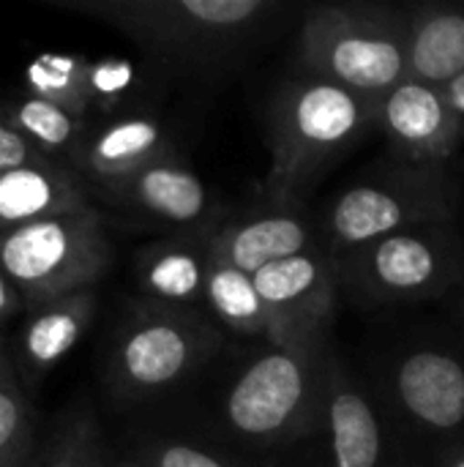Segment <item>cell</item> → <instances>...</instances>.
I'll return each instance as SVG.
<instances>
[{
    "mask_svg": "<svg viewBox=\"0 0 464 467\" xmlns=\"http://www.w3.org/2000/svg\"><path fill=\"white\" fill-rule=\"evenodd\" d=\"M0 265L30 309L68 293L96 290L112 265V244L98 208L90 202L0 233Z\"/></svg>",
    "mask_w": 464,
    "mask_h": 467,
    "instance_id": "cell-7",
    "label": "cell"
},
{
    "mask_svg": "<svg viewBox=\"0 0 464 467\" xmlns=\"http://www.w3.org/2000/svg\"><path fill=\"white\" fill-rule=\"evenodd\" d=\"M96 309V290H79L30 306L16 331H8V353L27 391H36L41 380L79 345L93 326Z\"/></svg>",
    "mask_w": 464,
    "mask_h": 467,
    "instance_id": "cell-13",
    "label": "cell"
},
{
    "mask_svg": "<svg viewBox=\"0 0 464 467\" xmlns=\"http://www.w3.org/2000/svg\"><path fill=\"white\" fill-rule=\"evenodd\" d=\"M139 85L137 66L126 57H101L90 60L88 68V96H90V115H126L123 107L131 101Z\"/></svg>",
    "mask_w": 464,
    "mask_h": 467,
    "instance_id": "cell-25",
    "label": "cell"
},
{
    "mask_svg": "<svg viewBox=\"0 0 464 467\" xmlns=\"http://www.w3.org/2000/svg\"><path fill=\"white\" fill-rule=\"evenodd\" d=\"M27 312V304L19 293V287L11 282V276L0 265V334H8V326L19 320Z\"/></svg>",
    "mask_w": 464,
    "mask_h": 467,
    "instance_id": "cell-28",
    "label": "cell"
},
{
    "mask_svg": "<svg viewBox=\"0 0 464 467\" xmlns=\"http://www.w3.org/2000/svg\"><path fill=\"white\" fill-rule=\"evenodd\" d=\"M88 68H90V60L82 55H66V52L38 55L25 66L22 93L52 101V104L90 120Z\"/></svg>",
    "mask_w": 464,
    "mask_h": 467,
    "instance_id": "cell-23",
    "label": "cell"
},
{
    "mask_svg": "<svg viewBox=\"0 0 464 467\" xmlns=\"http://www.w3.org/2000/svg\"><path fill=\"white\" fill-rule=\"evenodd\" d=\"M298 63L306 77L380 101L410 77L407 14L364 0L314 5L301 25Z\"/></svg>",
    "mask_w": 464,
    "mask_h": 467,
    "instance_id": "cell-3",
    "label": "cell"
},
{
    "mask_svg": "<svg viewBox=\"0 0 464 467\" xmlns=\"http://www.w3.org/2000/svg\"><path fill=\"white\" fill-rule=\"evenodd\" d=\"M5 115L36 156L68 167H74L77 153L93 131L88 118H79L52 101L27 93L5 99Z\"/></svg>",
    "mask_w": 464,
    "mask_h": 467,
    "instance_id": "cell-20",
    "label": "cell"
},
{
    "mask_svg": "<svg viewBox=\"0 0 464 467\" xmlns=\"http://www.w3.org/2000/svg\"><path fill=\"white\" fill-rule=\"evenodd\" d=\"M449 467H464V454H459V457H457V460H454Z\"/></svg>",
    "mask_w": 464,
    "mask_h": 467,
    "instance_id": "cell-30",
    "label": "cell"
},
{
    "mask_svg": "<svg viewBox=\"0 0 464 467\" xmlns=\"http://www.w3.org/2000/svg\"><path fill=\"white\" fill-rule=\"evenodd\" d=\"M328 364L325 337L268 345L230 386L227 427L257 443L295 441L323 413Z\"/></svg>",
    "mask_w": 464,
    "mask_h": 467,
    "instance_id": "cell-5",
    "label": "cell"
},
{
    "mask_svg": "<svg viewBox=\"0 0 464 467\" xmlns=\"http://www.w3.org/2000/svg\"><path fill=\"white\" fill-rule=\"evenodd\" d=\"M205 306L224 328L235 334L263 337L268 345L276 339L271 309L265 306L252 274H243L224 263H213L205 287Z\"/></svg>",
    "mask_w": 464,
    "mask_h": 467,
    "instance_id": "cell-21",
    "label": "cell"
},
{
    "mask_svg": "<svg viewBox=\"0 0 464 467\" xmlns=\"http://www.w3.org/2000/svg\"><path fill=\"white\" fill-rule=\"evenodd\" d=\"M49 5L123 33L153 68L200 85L238 71L284 11L276 0H49Z\"/></svg>",
    "mask_w": 464,
    "mask_h": 467,
    "instance_id": "cell-1",
    "label": "cell"
},
{
    "mask_svg": "<svg viewBox=\"0 0 464 467\" xmlns=\"http://www.w3.org/2000/svg\"><path fill=\"white\" fill-rule=\"evenodd\" d=\"M377 126L407 164H446L464 137V118L451 88L405 79L377 101Z\"/></svg>",
    "mask_w": 464,
    "mask_h": 467,
    "instance_id": "cell-10",
    "label": "cell"
},
{
    "mask_svg": "<svg viewBox=\"0 0 464 467\" xmlns=\"http://www.w3.org/2000/svg\"><path fill=\"white\" fill-rule=\"evenodd\" d=\"M222 345V331L197 309L156 301L129 304L107 356V386L120 402H142L186 383Z\"/></svg>",
    "mask_w": 464,
    "mask_h": 467,
    "instance_id": "cell-4",
    "label": "cell"
},
{
    "mask_svg": "<svg viewBox=\"0 0 464 467\" xmlns=\"http://www.w3.org/2000/svg\"><path fill=\"white\" fill-rule=\"evenodd\" d=\"M454 202L446 164L399 161L375 178L347 186L325 208L320 235L334 254L345 257L402 230L449 224Z\"/></svg>",
    "mask_w": 464,
    "mask_h": 467,
    "instance_id": "cell-6",
    "label": "cell"
},
{
    "mask_svg": "<svg viewBox=\"0 0 464 467\" xmlns=\"http://www.w3.org/2000/svg\"><path fill=\"white\" fill-rule=\"evenodd\" d=\"M323 413L331 430L334 467H377L383 451L377 413L336 361L328 364Z\"/></svg>",
    "mask_w": 464,
    "mask_h": 467,
    "instance_id": "cell-18",
    "label": "cell"
},
{
    "mask_svg": "<svg viewBox=\"0 0 464 467\" xmlns=\"http://www.w3.org/2000/svg\"><path fill=\"white\" fill-rule=\"evenodd\" d=\"M170 153L172 140L161 118L148 112H126L115 115L104 126H93L82 150L77 153L74 170L90 189H101Z\"/></svg>",
    "mask_w": 464,
    "mask_h": 467,
    "instance_id": "cell-14",
    "label": "cell"
},
{
    "mask_svg": "<svg viewBox=\"0 0 464 467\" xmlns=\"http://www.w3.org/2000/svg\"><path fill=\"white\" fill-rule=\"evenodd\" d=\"M317 246H323L317 230L298 202L265 200V205L235 219H219L211 233L213 263L232 265L243 274H257L271 263Z\"/></svg>",
    "mask_w": 464,
    "mask_h": 467,
    "instance_id": "cell-12",
    "label": "cell"
},
{
    "mask_svg": "<svg viewBox=\"0 0 464 467\" xmlns=\"http://www.w3.org/2000/svg\"><path fill=\"white\" fill-rule=\"evenodd\" d=\"M213 227L200 233H175L139 249L134 260V276L142 298L180 309L205 306V287L213 265Z\"/></svg>",
    "mask_w": 464,
    "mask_h": 467,
    "instance_id": "cell-15",
    "label": "cell"
},
{
    "mask_svg": "<svg viewBox=\"0 0 464 467\" xmlns=\"http://www.w3.org/2000/svg\"><path fill=\"white\" fill-rule=\"evenodd\" d=\"M112 467H150V465L139 462L137 457H123V460H115V465Z\"/></svg>",
    "mask_w": 464,
    "mask_h": 467,
    "instance_id": "cell-29",
    "label": "cell"
},
{
    "mask_svg": "<svg viewBox=\"0 0 464 467\" xmlns=\"http://www.w3.org/2000/svg\"><path fill=\"white\" fill-rule=\"evenodd\" d=\"M101 430L88 410L68 413L44 441L27 467H112Z\"/></svg>",
    "mask_w": 464,
    "mask_h": 467,
    "instance_id": "cell-24",
    "label": "cell"
},
{
    "mask_svg": "<svg viewBox=\"0 0 464 467\" xmlns=\"http://www.w3.org/2000/svg\"><path fill=\"white\" fill-rule=\"evenodd\" d=\"M41 159L30 150V145L19 137V131L11 126L8 115H5V99L0 96V172L19 167L25 161Z\"/></svg>",
    "mask_w": 464,
    "mask_h": 467,
    "instance_id": "cell-27",
    "label": "cell"
},
{
    "mask_svg": "<svg viewBox=\"0 0 464 467\" xmlns=\"http://www.w3.org/2000/svg\"><path fill=\"white\" fill-rule=\"evenodd\" d=\"M342 282L372 301H424L443 296L462 260L449 224H427L386 235L336 257Z\"/></svg>",
    "mask_w": 464,
    "mask_h": 467,
    "instance_id": "cell-8",
    "label": "cell"
},
{
    "mask_svg": "<svg viewBox=\"0 0 464 467\" xmlns=\"http://www.w3.org/2000/svg\"><path fill=\"white\" fill-rule=\"evenodd\" d=\"M134 457L150 467H238L183 441H150Z\"/></svg>",
    "mask_w": 464,
    "mask_h": 467,
    "instance_id": "cell-26",
    "label": "cell"
},
{
    "mask_svg": "<svg viewBox=\"0 0 464 467\" xmlns=\"http://www.w3.org/2000/svg\"><path fill=\"white\" fill-rule=\"evenodd\" d=\"M377 126V101L317 77L279 85L268 107L271 170L265 200L298 202L353 142Z\"/></svg>",
    "mask_w": 464,
    "mask_h": 467,
    "instance_id": "cell-2",
    "label": "cell"
},
{
    "mask_svg": "<svg viewBox=\"0 0 464 467\" xmlns=\"http://www.w3.org/2000/svg\"><path fill=\"white\" fill-rule=\"evenodd\" d=\"M90 205L85 178L60 161L33 159L0 172V233Z\"/></svg>",
    "mask_w": 464,
    "mask_h": 467,
    "instance_id": "cell-16",
    "label": "cell"
},
{
    "mask_svg": "<svg viewBox=\"0 0 464 467\" xmlns=\"http://www.w3.org/2000/svg\"><path fill=\"white\" fill-rule=\"evenodd\" d=\"M252 276L276 326L271 345L328 334L339 306L342 274L323 246L271 263Z\"/></svg>",
    "mask_w": 464,
    "mask_h": 467,
    "instance_id": "cell-9",
    "label": "cell"
},
{
    "mask_svg": "<svg viewBox=\"0 0 464 467\" xmlns=\"http://www.w3.org/2000/svg\"><path fill=\"white\" fill-rule=\"evenodd\" d=\"M30 394L11 361L8 334H0V467H27L38 449Z\"/></svg>",
    "mask_w": 464,
    "mask_h": 467,
    "instance_id": "cell-22",
    "label": "cell"
},
{
    "mask_svg": "<svg viewBox=\"0 0 464 467\" xmlns=\"http://www.w3.org/2000/svg\"><path fill=\"white\" fill-rule=\"evenodd\" d=\"M402 408L432 432H454L464 424V364L446 350H413L394 372Z\"/></svg>",
    "mask_w": 464,
    "mask_h": 467,
    "instance_id": "cell-17",
    "label": "cell"
},
{
    "mask_svg": "<svg viewBox=\"0 0 464 467\" xmlns=\"http://www.w3.org/2000/svg\"><path fill=\"white\" fill-rule=\"evenodd\" d=\"M90 194L175 227L178 233H200L219 222V216H213V194L205 181L178 159V153H170L118 183L90 189Z\"/></svg>",
    "mask_w": 464,
    "mask_h": 467,
    "instance_id": "cell-11",
    "label": "cell"
},
{
    "mask_svg": "<svg viewBox=\"0 0 464 467\" xmlns=\"http://www.w3.org/2000/svg\"><path fill=\"white\" fill-rule=\"evenodd\" d=\"M410 79L449 88L464 77V3H424L407 11Z\"/></svg>",
    "mask_w": 464,
    "mask_h": 467,
    "instance_id": "cell-19",
    "label": "cell"
}]
</instances>
